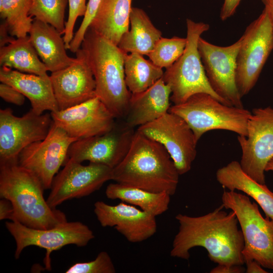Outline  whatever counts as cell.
Returning <instances> with one entry per match:
<instances>
[{
    "instance_id": "2e32d148",
    "label": "cell",
    "mask_w": 273,
    "mask_h": 273,
    "mask_svg": "<svg viewBox=\"0 0 273 273\" xmlns=\"http://www.w3.org/2000/svg\"><path fill=\"white\" fill-rule=\"evenodd\" d=\"M135 131L127 125H117L102 134L79 139L70 146L68 159L101 164L114 168L127 153Z\"/></svg>"
},
{
    "instance_id": "1f68e13d",
    "label": "cell",
    "mask_w": 273,
    "mask_h": 273,
    "mask_svg": "<svg viewBox=\"0 0 273 273\" xmlns=\"http://www.w3.org/2000/svg\"><path fill=\"white\" fill-rule=\"evenodd\" d=\"M116 269L109 254L100 252L96 258L90 261L77 262L65 271L66 273H115Z\"/></svg>"
},
{
    "instance_id": "83f0119b",
    "label": "cell",
    "mask_w": 273,
    "mask_h": 273,
    "mask_svg": "<svg viewBox=\"0 0 273 273\" xmlns=\"http://www.w3.org/2000/svg\"><path fill=\"white\" fill-rule=\"evenodd\" d=\"M124 73L126 84L131 94L146 90L162 78L164 74L162 68L136 53L126 55Z\"/></svg>"
},
{
    "instance_id": "8992f818",
    "label": "cell",
    "mask_w": 273,
    "mask_h": 273,
    "mask_svg": "<svg viewBox=\"0 0 273 273\" xmlns=\"http://www.w3.org/2000/svg\"><path fill=\"white\" fill-rule=\"evenodd\" d=\"M169 112L182 117L193 130L197 142L206 132L222 129L247 136L252 112L244 108L224 104L211 95L198 93L184 102L172 105Z\"/></svg>"
},
{
    "instance_id": "f546056e",
    "label": "cell",
    "mask_w": 273,
    "mask_h": 273,
    "mask_svg": "<svg viewBox=\"0 0 273 273\" xmlns=\"http://www.w3.org/2000/svg\"><path fill=\"white\" fill-rule=\"evenodd\" d=\"M68 0H31L29 15L55 27L62 35L65 30L64 16Z\"/></svg>"
},
{
    "instance_id": "7c38bea8",
    "label": "cell",
    "mask_w": 273,
    "mask_h": 273,
    "mask_svg": "<svg viewBox=\"0 0 273 273\" xmlns=\"http://www.w3.org/2000/svg\"><path fill=\"white\" fill-rule=\"evenodd\" d=\"M136 129L163 146L179 175L191 170L197 155L198 142L191 128L182 117L168 111Z\"/></svg>"
},
{
    "instance_id": "5b68a950",
    "label": "cell",
    "mask_w": 273,
    "mask_h": 273,
    "mask_svg": "<svg viewBox=\"0 0 273 273\" xmlns=\"http://www.w3.org/2000/svg\"><path fill=\"white\" fill-rule=\"evenodd\" d=\"M186 24L187 43L184 52L171 66L166 69L162 77L170 87V101L173 105L178 104L194 94L206 93L229 105L210 85L198 51L199 39L209 29V25L190 19H187Z\"/></svg>"
},
{
    "instance_id": "836d02e7",
    "label": "cell",
    "mask_w": 273,
    "mask_h": 273,
    "mask_svg": "<svg viewBox=\"0 0 273 273\" xmlns=\"http://www.w3.org/2000/svg\"><path fill=\"white\" fill-rule=\"evenodd\" d=\"M86 0H68L69 15L65 22L63 38L67 49L74 36V27L78 17L84 16L86 10Z\"/></svg>"
},
{
    "instance_id": "52a82bcc",
    "label": "cell",
    "mask_w": 273,
    "mask_h": 273,
    "mask_svg": "<svg viewBox=\"0 0 273 273\" xmlns=\"http://www.w3.org/2000/svg\"><path fill=\"white\" fill-rule=\"evenodd\" d=\"M222 205L236 214L242 231L245 263L254 260L273 269V220L261 215L257 203L235 191H224Z\"/></svg>"
},
{
    "instance_id": "60d3db41",
    "label": "cell",
    "mask_w": 273,
    "mask_h": 273,
    "mask_svg": "<svg viewBox=\"0 0 273 273\" xmlns=\"http://www.w3.org/2000/svg\"><path fill=\"white\" fill-rule=\"evenodd\" d=\"M264 9L273 24V0H262Z\"/></svg>"
},
{
    "instance_id": "30bf717a",
    "label": "cell",
    "mask_w": 273,
    "mask_h": 273,
    "mask_svg": "<svg viewBox=\"0 0 273 273\" xmlns=\"http://www.w3.org/2000/svg\"><path fill=\"white\" fill-rule=\"evenodd\" d=\"M238 141L242 151V168L257 182L265 184V167L273 158V108H254L247 135H238Z\"/></svg>"
},
{
    "instance_id": "f35d334b",
    "label": "cell",
    "mask_w": 273,
    "mask_h": 273,
    "mask_svg": "<svg viewBox=\"0 0 273 273\" xmlns=\"http://www.w3.org/2000/svg\"><path fill=\"white\" fill-rule=\"evenodd\" d=\"M8 28L5 22L4 21L0 25V48L9 44L14 41L15 38L13 36L9 35Z\"/></svg>"
},
{
    "instance_id": "d6986e66",
    "label": "cell",
    "mask_w": 273,
    "mask_h": 273,
    "mask_svg": "<svg viewBox=\"0 0 273 273\" xmlns=\"http://www.w3.org/2000/svg\"><path fill=\"white\" fill-rule=\"evenodd\" d=\"M75 53L76 62L51 72L50 76L59 110L96 97V82L91 69L81 49Z\"/></svg>"
},
{
    "instance_id": "277c9868",
    "label": "cell",
    "mask_w": 273,
    "mask_h": 273,
    "mask_svg": "<svg viewBox=\"0 0 273 273\" xmlns=\"http://www.w3.org/2000/svg\"><path fill=\"white\" fill-rule=\"evenodd\" d=\"M44 190L38 178L18 161L0 163V196L12 203L14 221L41 230L67 221L63 211L48 204Z\"/></svg>"
},
{
    "instance_id": "44dd1931",
    "label": "cell",
    "mask_w": 273,
    "mask_h": 273,
    "mask_svg": "<svg viewBox=\"0 0 273 273\" xmlns=\"http://www.w3.org/2000/svg\"><path fill=\"white\" fill-rule=\"evenodd\" d=\"M170 86L163 78L146 90L131 94L125 122L134 128L151 122L164 115L170 107Z\"/></svg>"
},
{
    "instance_id": "7a4b0ae2",
    "label": "cell",
    "mask_w": 273,
    "mask_h": 273,
    "mask_svg": "<svg viewBox=\"0 0 273 273\" xmlns=\"http://www.w3.org/2000/svg\"><path fill=\"white\" fill-rule=\"evenodd\" d=\"M179 175L163 146L136 129L126 156L112 169V180L172 196L176 191Z\"/></svg>"
},
{
    "instance_id": "603a6c76",
    "label": "cell",
    "mask_w": 273,
    "mask_h": 273,
    "mask_svg": "<svg viewBox=\"0 0 273 273\" xmlns=\"http://www.w3.org/2000/svg\"><path fill=\"white\" fill-rule=\"evenodd\" d=\"M216 177L223 188L232 191H242L253 198L266 217L273 220V192L265 184L257 182L247 174L240 162L232 161L220 168L216 171Z\"/></svg>"
},
{
    "instance_id": "4316f807",
    "label": "cell",
    "mask_w": 273,
    "mask_h": 273,
    "mask_svg": "<svg viewBox=\"0 0 273 273\" xmlns=\"http://www.w3.org/2000/svg\"><path fill=\"white\" fill-rule=\"evenodd\" d=\"M29 35L16 38L0 48V65L21 72L48 75L46 66L38 57Z\"/></svg>"
},
{
    "instance_id": "9c48e42d",
    "label": "cell",
    "mask_w": 273,
    "mask_h": 273,
    "mask_svg": "<svg viewBox=\"0 0 273 273\" xmlns=\"http://www.w3.org/2000/svg\"><path fill=\"white\" fill-rule=\"evenodd\" d=\"M5 225L16 242L15 258L18 259L27 247L43 248L46 250L44 264L48 270L51 268L50 255L53 251L68 245L84 247L95 237L93 231L80 221H66L46 230L31 228L18 221H7Z\"/></svg>"
},
{
    "instance_id": "ffe728a7",
    "label": "cell",
    "mask_w": 273,
    "mask_h": 273,
    "mask_svg": "<svg viewBox=\"0 0 273 273\" xmlns=\"http://www.w3.org/2000/svg\"><path fill=\"white\" fill-rule=\"evenodd\" d=\"M0 81L11 85L26 97L30 102L31 109L38 115L46 111L59 110L49 75L26 74L2 66Z\"/></svg>"
},
{
    "instance_id": "7402d4cb",
    "label": "cell",
    "mask_w": 273,
    "mask_h": 273,
    "mask_svg": "<svg viewBox=\"0 0 273 273\" xmlns=\"http://www.w3.org/2000/svg\"><path fill=\"white\" fill-rule=\"evenodd\" d=\"M29 34L31 43L48 71L55 72L76 62V58L67 55L62 34L49 24L34 19Z\"/></svg>"
},
{
    "instance_id": "74e56055",
    "label": "cell",
    "mask_w": 273,
    "mask_h": 273,
    "mask_svg": "<svg viewBox=\"0 0 273 273\" xmlns=\"http://www.w3.org/2000/svg\"><path fill=\"white\" fill-rule=\"evenodd\" d=\"M242 265L218 264L210 273H242L245 271Z\"/></svg>"
},
{
    "instance_id": "d6a6232c",
    "label": "cell",
    "mask_w": 273,
    "mask_h": 273,
    "mask_svg": "<svg viewBox=\"0 0 273 273\" xmlns=\"http://www.w3.org/2000/svg\"><path fill=\"white\" fill-rule=\"evenodd\" d=\"M101 0H88L85 13L80 27L74 33L68 50L76 53L80 48L85 33L97 13Z\"/></svg>"
},
{
    "instance_id": "ac0fdd59",
    "label": "cell",
    "mask_w": 273,
    "mask_h": 273,
    "mask_svg": "<svg viewBox=\"0 0 273 273\" xmlns=\"http://www.w3.org/2000/svg\"><path fill=\"white\" fill-rule=\"evenodd\" d=\"M94 211L103 227H114L131 243L145 241L157 232L155 216L122 201L115 205L97 201Z\"/></svg>"
},
{
    "instance_id": "e0dca14e",
    "label": "cell",
    "mask_w": 273,
    "mask_h": 273,
    "mask_svg": "<svg viewBox=\"0 0 273 273\" xmlns=\"http://www.w3.org/2000/svg\"><path fill=\"white\" fill-rule=\"evenodd\" d=\"M50 113L55 125L78 140L104 134L116 125V118L97 97Z\"/></svg>"
},
{
    "instance_id": "b9f144b4",
    "label": "cell",
    "mask_w": 273,
    "mask_h": 273,
    "mask_svg": "<svg viewBox=\"0 0 273 273\" xmlns=\"http://www.w3.org/2000/svg\"><path fill=\"white\" fill-rule=\"evenodd\" d=\"M265 171H273V158L271 159L267 163L265 167Z\"/></svg>"
},
{
    "instance_id": "484cf974",
    "label": "cell",
    "mask_w": 273,
    "mask_h": 273,
    "mask_svg": "<svg viewBox=\"0 0 273 273\" xmlns=\"http://www.w3.org/2000/svg\"><path fill=\"white\" fill-rule=\"evenodd\" d=\"M105 194L108 199L138 206L156 217L168 210L171 196L166 192H153L116 182L108 185Z\"/></svg>"
},
{
    "instance_id": "9a60e30c",
    "label": "cell",
    "mask_w": 273,
    "mask_h": 273,
    "mask_svg": "<svg viewBox=\"0 0 273 273\" xmlns=\"http://www.w3.org/2000/svg\"><path fill=\"white\" fill-rule=\"evenodd\" d=\"M112 168L101 164L81 163L68 159L64 168L54 177L47 199L52 208L65 201L87 196L112 180Z\"/></svg>"
},
{
    "instance_id": "6da1fadb",
    "label": "cell",
    "mask_w": 273,
    "mask_h": 273,
    "mask_svg": "<svg viewBox=\"0 0 273 273\" xmlns=\"http://www.w3.org/2000/svg\"><path fill=\"white\" fill-rule=\"evenodd\" d=\"M223 207L221 205L200 216L177 214L179 229L172 242L170 256L188 260L192 248L201 247L217 264L243 265L244 242L237 216L232 210L229 213L223 210Z\"/></svg>"
},
{
    "instance_id": "4dcf8cb0",
    "label": "cell",
    "mask_w": 273,
    "mask_h": 273,
    "mask_svg": "<svg viewBox=\"0 0 273 273\" xmlns=\"http://www.w3.org/2000/svg\"><path fill=\"white\" fill-rule=\"evenodd\" d=\"M186 43V37L174 36L168 38L161 37L148 56L155 65L166 69L182 55Z\"/></svg>"
},
{
    "instance_id": "4fadbf2b",
    "label": "cell",
    "mask_w": 273,
    "mask_h": 273,
    "mask_svg": "<svg viewBox=\"0 0 273 273\" xmlns=\"http://www.w3.org/2000/svg\"><path fill=\"white\" fill-rule=\"evenodd\" d=\"M240 37L231 45L221 47L201 37L198 48L206 76L212 89L229 105L244 108L236 84L237 58Z\"/></svg>"
},
{
    "instance_id": "d4e9b609",
    "label": "cell",
    "mask_w": 273,
    "mask_h": 273,
    "mask_svg": "<svg viewBox=\"0 0 273 273\" xmlns=\"http://www.w3.org/2000/svg\"><path fill=\"white\" fill-rule=\"evenodd\" d=\"M130 29L122 36L118 47L124 52L147 55L162 37V32L152 23L142 9L132 7L129 17Z\"/></svg>"
},
{
    "instance_id": "7bdbcfd3",
    "label": "cell",
    "mask_w": 273,
    "mask_h": 273,
    "mask_svg": "<svg viewBox=\"0 0 273 273\" xmlns=\"http://www.w3.org/2000/svg\"><path fill=\"white\" fill-rule=\"evenodd\" d=\"M1 1V0H0V1Z\"/></svg>"
},
{
    "instance_id": "8d00e7d4",
    "label": "cell",
    "mask_w": 273,
    "mask_h": 273,
    "mask_svg": "<svg viewBox=\"0 0 273 273\" xmlns=\"http://www.w3.org/2000/svg\"><path fill=\"white\" fill-rule=\"evenodd\" d=\"M15 220L14 207L12 203L8 199L1 198L0 200V219Z\"/></svg>"
},
{
    "instance_id": "d590c367",
    "label": "cell",
    "mask_w": 273,
    "mask_h": 273,
    "mask_svg": "<svg viewBox=\"0 0 273 273\" xmlns=\"http://www.w3.org/2000/svg\"><path fill=\"white\" fill-rule=\"evenodd\" d=\"M241 0H224L222 6L220 18L224 21L233 16Z\"/></svg>"
},
{
    "instance_id": "ab89813d",
    "label": "cell",
    "mask_w": 273,
    "mask_h": 273,
    "mask_svg": "<svg viewBox=\"0 0 273 273\" xmlns=\"http://www.w3.org/2000/svg\"><path fill=\"white\" fill-rule=\"evenodd\" d=\"M246 272L247 273H267V271L264 269L260 263L254 260H251L247 263Z\"/></svg>"
},
{
    "instance_id": "3957f363",
    "label": "cell",
    "mask_w": 273,
    "mask_h": 273,
    "mask_svg": "<svg viewBox=\"0 0 273 273\" xmlns=\"http://www.w3.org/2000/svg\"><path fill=\"white\" fill-rule=\"evenodd\" d=\"M81 47L95 78L96 97L116 119L125 118L131 95L125 80L127 53L89 27Z\"/></svg>"
},
{
    "instance_id": "cb8c5ba5",
    "label": "cell",
    "mask_w": 273,
    "mask_h": 273,
    "mask_svg": "<svg viewBox=\"0 0 273 273\" xmlns=\"http://www.w3.org/2000/svg\"><path fill=\"white\" fill-rule=\"evenodd\" d=\"M132 0H101L89 27L118 46L129 30Z\"/></svg>"
},
{
    "instance_id": "e575fe53",
    "label": "cell",
    "mask_w": 273,
    "mask_h": 273,
    "mask_svg": "<svg viewBox=\"0 0 273 273\" xmlns=\"http://www.w3.org/2000/svg\"><path fill=\"white\" fill-rule=\"evenodd\" d=\"M0 96L5 101L17 106L23 105L25 99L22 93L4 82L0 84Z\"/></svg>"
},
{
    "instance_id": "f1b7e54d",
    "label": "cell",
    "mask_w": 273,
    "mask_h": 273,
    "mask_svg": "<svg viewBox=\"0 0 273 273\" xmlns=\"http://www.w3.org/2000/svg\"><path fill=\"white\" fill-rule=\"evenodd\" d=\"M31 0H1L0 16L10 34L17 38L29 34L34 19L29 15Z\"/></svg>"
},
{
    "instance_id": "8fae6325",
    "label": "cell",
    "mask_w": 273,
    "mask_h": 273,
    "mask_svg": "<svg viewBox=\"0 0 273 273\" xmlns=\"http://www.w3.org/2000/svg\"><path fill=\"white\" fill-rule=\"evenodd\" d=\"M77 140L53 122L43 140L31 144L21 151L18 163L33 173L45 190L50 189L54 177L67 160L70 146Z\"/></svg>"
},
{
    "instance_id": "ba28073f",
    "label": "cell",
    "mask_w": 273,
    "mask_h": 273,
    "mask_svg": "<svg viewBox=\"0 0 273 273\" xmlns=\"http://www.w3.org/2000/svg\"><path fill=\"white\" fill-rule=\"evenodd\" d=\"M237 58L236 84L241 97L256 83L273 50V24L265 9L241 37Z\"/></svg>"
},
{
    "instance_id": "5bb4252c",
    "label": "cell",
    "mask_w": 273,
    "mask_h": 273,
    "mask_svg": "<svg viewBox=\"0 0 273 273\" xmlns=\"http://www.w3.org/2000/svg\"><path fill=\"white\" fill-rule=\"evenodd\" d=\"M53 121L51 113L38 115L31 109L21 117L9 108L0 110V163L18 161L21 151L43 140Z\"/></svg>"
}]
</instances>
